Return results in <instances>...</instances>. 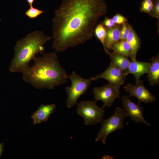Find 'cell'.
<instances>
[{
	"label": "cell",
	"mask_w": 159,
	"mask_h": 159,
	"mask_svg": "<svg viewBox=\"0 0 159 159\" xmlns=\"http://www.w3.org/2000/svg\"><path fill=\"white\" fill-rule=\"evenodd\" d=\"M107 11L105 0H62L52 20V48L63 52L92 39L98 19Z\"/></svg>",
	"instance_id": "obj_1"
},
{
	"label": "cell",
	"mask_w": 159,
	"mask_h": 159,
	"mask_svg": "<svg viewBox=\"0 0 159 159\" xmlns=\"http://www.w3.org/2000/svg\"><path fill=\"white\" fill-rule=\"evenodd\" d=\"M34 64L29 66L23 73L24 81L37 89L53 90L65 84L68 76L61 66L56 52L35 57Z\"/></svg>",
	"instance_id": "obj_2"
},
{
	"label": "cell",
	"mask_w": 159,
	"mask_h": 159,
	"mask_svg": "<svg viewBox=\"0 0 159 159\" xmlns=\"http://www.w3.org/2000/svg\"><path fill=\"white\" fill-rule=\"evenodd\" d=\"M52 37L45 36L42 31L37 30L29 33L17 41L14 48V57L9 67L10 71L23 73L36 54L43 53L44 45Z\"/></svg>",
	"instance_id": "obj_3"
},
{
	"label": "cell",
	"mask_w": 159,
	"mask_h": 159,
	"mask_svg": "<svg viewBox=\"0 0 159 159\" xmlns=\"http://www.w3.org/2000/svg\"><path fill=\"white\" fill-rule=\"evenodd\" d=\"M68 78L71 80V85L70 87L65 88L67 95L66 104L67 107L70 108L77 104L79 98L87 92L94 79L93 77L88 79L83 78L74 71L68 76Z\"/></svg>",
	"instance_id": "obj_4"
},
{
	"label": "cell",
	"mask_w": 159,
	"mask_h": 159,
	"mask_svg": "<svg viewBox=\"0 0 159 159\" xmlns=\"http://www.w3.org/2000/svg\"><path fill=\"white\" fill-rule=\"evenodd\" d=\"M127 117L124 109L117 107L114 114L110 117L102 120L101 122L102 126L97 133L95 141H101L103 144L105 145L107 137L110 134L124 128L123 121Z\"/></svg>",
	"instance_id": "obj_5"
},
{
	"label": "cell",
	"mask_w": 159,
	"mask_h": 159,
	"mask_svg": "<svg viewBox=\"0 0 159 159\" xmlns=\"http://www.w3.org/2000/svg\"><path fill=\"white\" fill-rule=\"evenodd\" d=\"M95 101L83 100L77 104V114L82 117L85 125L101 123L105 114L104 108L99 107Z\"/></svg>",
	"instance_id": "obj_6"
},
{
	"label": "cell",
	"mask_w": 159,
	"mask_h": 159,
	"mask_svg": "<svg viewBox=\"0 0 159 159\" xmlns=\"http://www.w3.org/2000/svg\"><path fill=\"white\" fill-rule=\"evenodd\" d=\"M121 87L108 84L104 86L93 88V93L95 101L98 100L103 102L102 107H111L115 100L120 97V88Z\"/></svg>",
	"instance_id": "obj_7"
},
{
	"label": "cell",
	"mask_w": 159,
	"mask_h": 159,
	"mask_svg": "<svg viewBox=\"0 0 159 159\" xmlns=\"http://www.w3.org/2000/svg\"><path fill=\"white\" fill-rule=\"evenodd\" d=\"M122 106L124 110L131 120L136 123H142L150 126L143 116V109L139 103H136L132 101L130 97L124 95L122 96Z\"/></svg>",
	"instance_id": "obj_8"
},
{
	"label": "cell",
	"mask_w": 159,
	"mask_h": 159,
	"mask_svg": "<svg viewBox=\"0 0 159 159\" xmlns=\"http://www.w3.org/2000/svg\"><path fill=\"white\" fill-rule=\"evenodd\" d=\"M125 91L130 93L129 97H136L138 103L144 102L152 103L156 100L154 95L152 94L145 87L143 84V80H139L135 85L130 83L124 87Z\"/></svg>",
	"instance_id": "obj_9"
},
{
	"label": "cell",
	"mask_w": 159,
	"mask_h": 159,
	"mask_svg": "<svg viewBox=\"0 0 159 159\" xmlns=\"http://www.w3.org/2000/svg\"><path fill=\"white\" fill-rule=\"evenodd\" d=\"M128 74L127 72L122 71L110 63L104 72L93 77L94 81L103 79L107 80L110 84L121 87L124 83Z\"/></svg>",
	"instance_id": "obj_10"
},
{
	"label": "cell",
	"mask_w": 159,
	"mask_h": 159,
	"mask_svg": "<svg viewBox=\"0 0 159 159\" xmlns=\"http://www.w3.org/2000/svg\"><path fill=\"white\" fill-rule=\"evenodd\" d=\"M150 66V62H138L137 60L131 59L129 65L127 73L135 76L136 83H137L140 80V78L142 75L149 72Z\"/></svg>",
	"instance_id": "obj_11"
},
{
	"label": "cell",
	"mask_w": 159,
	"mask_h": 159,
	"mask_svg": "<svg viewBox=\"0 0 159 159\" xmlns=\"http://www.w3.org/2000/svg\"><path fill=\"white\" fill-rule=\"evenodd\" d=\"M56 108V106L54 104H41L38 110L31 117L33 119L34 125L47 122Z\"/></svg>",
	"instance_id": "obj_12"
},
{
	"label": "cell",
	"mask_w": 159,
	"mask_h": 159,
	"mask_svg": "<svg viewBox=\"0 0 159 159\" xmlns=\"http://www.w3.org/2000/svg\"><path fill=\"white\" fill-rule=\"evenodd\" d=\"M122 25L115 24L114 26L106 29L104 50L108 54L112 45L120 40V32Z\"/></svg>",
	"instance_id": "obj_13"
},
{
	"label": "cell",
	"mask_w": 159,
	"mask_h": 159,
	"mask_svg": "<svg viewBox=\"0 0 159 159\" xmlns=\"http://www.w3.org/2000/svg\"><path fill=\"white\" fill-rule=\"evenodd\" d=\"M152 62L147 77L149 85L152 87L158 85L159 82V54L150 59Z\"/></svg>",
	"instance_id": "obj_14"
},
{
	"label": "cell",
	"mask_w": 159,
	"mask_h": 159,
	"mask_svg": "<svg viewBox=\"0 0 159 159\" xmlns=\"http://www.w3.org/2000/svg\"><path fill=\"white\" fill-rule=\"evenodd\" d=\"M111 63L115 67L124 72H127L130 60L126 56L112 52H110Z\"/></svg>",
	"instance_id": "obj_15"
},
{
	"label": "cell",
	"mask_w": 159,
	"mask_h": 159,
	"mask_svg": "<svg viewBox=\"0 0 159 159\" xmlns=\"http://www.w3.org/2000/svg\"><path fill=\"white\" fill-rule=\"evenodd\" d=\"M129 44L131 49V59L136 60V56L140 48L141 42L135 31L132 28L126 40Z\"/></svg>",
	"instance_id": "obj_16"
},
{
	"label": "cell",
	"mask_w": 159,
	"mask_h": 159,
	"mask_svg": "<svg viewBox=\"0 0 159 159\" xmlns=\"http://www.w3.org/2000/svg\"><path fill=\"white\" fill-rule=\"evenodd\" d=\"M111 50H112L114 53L125 55L132 58L130 46L126 40H120L115 43L112 45Z\"/></svg>",
	"instance_id": "obj_17"
},
{
	"label": "cell",
	"mask_w": 159,
	"mask_h": 159,
	"mask_svg": "<svg viewBox=\"0 0 159 159\" xmlns=\"http://www.w3.org/2000/svg\"><path fill=\"white\" fill-rule=\"evenodd\" d=\"M106 31V28L101 22L96 26L93 31L96 37L102 43L104 48L105 47V42Z\"/></svg>",
	"instance_id": "obj_18"
},
{
	"label": "cell",
	"mask_w": 159,
	"mask_h": 159,
	"mask_svg": "<svg viewBox=\"0 0 159 159\" xmlns=\"http://www.w3.org/2000/svg\"><path fill=\"white\" fill-rule=\"evenodd\" d=\"M132 28L131 25L127 22L122 24L120 32V40H126Z\"/></svg>",
	"instance_id": "obj_19"
},
{
	"label": "cell",
	"mask_w": 159,
	"mask_h": 159,
	"mask_svg": "<svg viewBox=\"0 0 159 159\" xmlns=\"http://www.w3.org/2000/svg\"><path fill=\"white\" fill-rule=\"evenodd\" d=\"M153 5V0H143L141 3L140 10L149 14L152 10Z\"/></svg>",
	"instance_id": "obj_20"
},
{
	"label": "cell",
	"mask_w": 159,
	"mask_h": 159,
	"mask_svg": "<svg viewBox=\"0 0 159 159\" xmlns=\"http://www.w3.org/2000/svg\"><path fill=\"white\" fill-rule=\"evenodd\" d=\"M45 12V11H44L39 9L32 6L27 9L25 13V15L29 18L33 19L36 18Z\"/></svg>",
	"instance_id": "obj_21"
},
{
	"label": "cell",
	"mask_w": 159,
	"mask_h": 159,
	"mask_svg": "<svg viewBox=\"0 0 159 159\" xmlns=\"http://www.w3.org/2000/svg\"><path fill=\"white\" fill-rule=\"evenodd\" d=\"M153 6L149 14L152 17L159 20V0H153Z\"/></svg>",
	"instance_id": "obj_22"
},
{
	"label": "cell",
	"mask_w": 159,
	"mask_h": 159,
	"mask_svg": "<svg viewBox=\"0 0 159 159\" xmlns=\"http://www.w3.org/2000/svg\"><path fill=\"white\" fill-rule=\"evenodd\" d=\"M112 19L117 24L122 25L128 21L127 18L119 13L114 15Z\"/></svg>",
	"instance_id": "obj_23"
},
{
	"label": "cell",
	"mask_w": 159,
	"mask_h": 159,
	"mask_svg": "<svg viewBox=\"0 0 159 159\" xmlns=\"http://www.w3.org/2000/svg\"><path fill=\"white\" fill-rule=\"evenodd\" d=\"M101 23L106 29L111 28L116 24L112 19L106 16H105L103 21Z\"/></svg>",
	"instance_id": "obj_24"
},
{
	"label": "cell",
	"mask_w": 159,
	"mask_h": 159,
	"mask_svg": "<svg viewBox=\"0 0 159 159\" xmlns=\"http://www.w3.org/2000/svg\"><path fill=\"white\" fill-rule=\"evenodd\" d=\"M4 145L3 143L0 144V157L4 150Z\"/></svg>",
	"instance_id": "obj_25"
},
{
	"label": "cell",
	"mask_w": 159,
	"mask_h": 159,
	"mask_svg": "<svg viewBox=\"0 0 159 159\" xmlns=\"http://www.w3.org/2000/svg\"><path fill=\"white\" fill-rule=\"evenodd\" d=\"M102 159H114L112 157L108 155H103L102 158Z\"/></svg>",
	"instance_id": "obj_26"
},
{
	"label": "cell",
	"mask_w": 159,
	"mask_h": 159,
	"mask_svg": "<svg viewBox=\"0 0 159 159\" xmlns=\"http://www.w3.org/2000/svg\"><path fill=\"white\" fill-rule=\"evenodd\" d=\"M26 2L29 4L30 7L32 6L33 2L35 0H26Z\"/></svg>",
	"instance_id": "obj_27"
}]
</instances>
